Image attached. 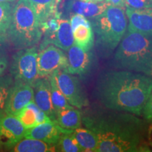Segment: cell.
<instances>
[{
	"label": "cell",
	"mask_w": 152,
	"mask_h": 152,
	"mask_svg": "<svg viewBox=\"0 0 152 152\" xmlns=\"http://www.w3.org/2000/svg\"><path fill=\"white\" fill-rule=\"evenodd\" d=\"M152 92V76L129 71H106L99 76L95 94L106 109L141 115Z\"/></svg>",
	"instance_id": "cell-1"
},
{
	"label": "cell",
	"mask_w": 152,
	"mask_h": 152,
	"mask_svg": "<svg viewBox=\"0 0 152 152\" xmlns=\"http://www.w3.org/2000/svg\"><path fill=\"white\" fill-rule=\"evenodd\" d=\"M99 140L98 152L149 151L143 121L131 113L99 112L83 117Z\"/></svg>",
	"instance_id": "cell-2"
},
{
	"label": "cell",
	"mask_w": 152,
	"mask_h": 152,
	"mask_svg": "<svg viewBox=\"0 0 152 152\" xmlns=\"http://www.w3.org/2000/svg\"><path fill=\"white\" fill-rule=\"evenodd\" d=\"M118 46L115 67L152 76V37L128 30Z\"/></svg>",
	"instance_id": "cell-3"
},
{
	"label": "cell",
	"mask_w": 152,
	"mask_h": 152,
	"mask_svg": "<svg viewBox=\"0 0 152 152\" xmlns=\"http://www.w3.org/2000/svg\"><path fill=\"white\" fill-rule=\"evenodd\" d=\"M42 36L40 24L29 1L18 0L13 7L7 41L20 50L35 47L41 40Z\"/></svg>",
	"instance_id": "cell-4"
},
{
	"label": "cell",
	"mask_w": 152,
	"mask_h": 152,
	"mask_svg": "<svg viewBox=\"0 0 152 152\" xmlns=\"http://www.w3.org/2000/svg\"><path fill=\"white\" fill-rule=\"evenodd\" d=\"M91 23L99 54L102 56H109L126 32L128 20L124 7L110 5L102 14L92 19Z\"/></svg>",
	"instance_id": "cell-5"
},
{
	"label": "cell",
	"mask_w": 152,
	"mask_h": 152,
	"mask_svg": "<svg viewBox=\"0 0 152 152\" xmlns=\"http://www.w3.org/2000/svg\"><path fill=\"white\" fill-rule=\"evenodd\" d=\"M37 49L35 47L20 49L13 56L11 75L14 82H21L33 86L39 79L37 73Z\"/></svg>",
	"instance_id": "cell-6"
},
{
	"label": "cell",
	"mask_w": 152,
	"mask_h": 152,
	"mask_svg": "<svg viewBox=\"0 0 152 152\" xmlns=\"http://www.w3.org/2000/svg\"><path fill=\"white\" fill-rule=\"evenodd\" d=\"M52 74L57 86L71 106L81 109L89 105L86 93L77 77L69 73L65 69L56 70Z\"/></svg>",
	"instance_id": "cell-7"
},
{
	"label": "cell",
	"mask_w": 152,
	"mask_h": 152,
	"mask_svg": "<svg viewBox=\"0 0 152 152\" xmlns=\"http://www.w3.org/2000/svg\"><path fill=\"white\" fill-rule=\"evenodd\" d=\"M67 52L68 65L65 70L69 73L85 78L96 69L97 59L92 50L85 51L73 45Z\"/></svg>",
	"instance_id": "cell-8"
},
{
	"label": "cell",
	"mask_w": 152,
	"mask_h": 152,
	"mask_svg": "<svg viewBox=\"0 0 152 152\" xmlns=\"http://www.w3.org/2000/svg\"><path fill=\"white\" fill-rule=\"evenodd\" d=\"M37 73L39 77H47L58 69L68 67L67 55L54 45L41 48L37 56Z\"/></svg>",
	"instance_id": "cell-9"
},
{
	"label": "cell",
	"mask_w": 152,
	"mask_h": 152,
	"mask_svg": "<svg viewBox=\"0 0 152 152\" xmlns=\"http://www.w3.org/2000/svg\"><path fill=\"white\" fill-rule=\"evenodd\" d=\"M26 129L17 116L0 111V141L5 147L14 144L24 138Z\"/></svg>",
	"instance_id": "cell-10"
},
{
	"label": "cell",
	"mask_w": 152,
	"mask_h": 152,
	"mask_svg": "<svg viewBox=\"0 0 152 152\" xmlns=\"http://www.w3.org/2000/svg\"><path fill=\"white\" fill-rule=\"evenodd\" d=\"M33 87L28 83L14 82L4 110L7 113L16 115L33 99Z\"/></svg>",
	"instance_id": "cell-11"
},
{
	"label": "cell",
	"mask_w": 152,
	"mask_h": 152,
	"mask_svg": "<svg viewBox=\"0 0 152 152\" xmlns=\"http://www.w3.org/2000/svg\"><path fill=\"white\" fill-rule=\"evenodd\" d=\"M67 130L61 128L56 120H50L26 130L24 138L35 139L56 145L61 134Z\"/></svg>",
	"instance_id": "cell-12"
},
{
	"label": "cell",
	"mask_w": 152,
	"mask_h": 152,
	"mask_svg": "<svg viewBox=\"0 0 152 152\" xmlns=\"http://www.w3.org/2000/svg\"><path fill=\"white\" fill-rule=\"evenodd\" d=\"M110 6L106 0H69L66 2L65 9L68 13L77 14L92 20L102 14Z\"/></svg>",
	"instance_id": "cell-13"
},
{
	"label": "cell",
	"mask_w": 152,
	"mask_h": 152,
	"mask_svg": "<svg viewBox=\"0 0 152 152\" xmlns=\"http://www.w3.org/2000/svg\"><path fill=\"white\" fill-rule=\"evenodd\" d=\"M35 103L45 112L51 120H56V113L53 107L51 98L50 83L49 78L39 77L33 85Z\"/></svg>",
	"instance_id": "cell-14"
},
{
	"label": "cell",
	"mask_w": 152,
	"mask_h": 152,
	"mask_svg": "<svg viewBox=\"0 0 152 152\" xmlns=\"http://www.w3.org/2000/svg\"><path fill=\"white\" fill-rule=\"evenodd\" d=\"M128 29L152 37V9L135 10L127 8Z\"/></svg>",
	"instance_id": "cell-15"
},
{
	"label": "cell",
	"mask_w": 152,
	"mask_h": 152,
	"mask_svg": "<svg viewBox=\"0 0 152 152\" xmlns=\"http://www.w3.org/2000/svg\"><path fill=\"white\" fill-rule=\"evenodd\" d=\"M16 116L26 130L51 120L45 112L36 105L34 101L30 102L17 114Z\"/></svg>",
	"instance_id": "cell-16"
},
{
	"label": "cell",
	"mask_w": 152,
	"mask_h": 152,
	"mask_svg": "<svg viewBox=\"0 0 152 152\" xmlns=\"http://www.w3.org/2000/svg\"><path fill=\"white\" fill-rule=\"evenodd\" d=\"M8 151L14 152H52L56 151V146L39 140L25 138L14 144L6 147Z\"/></svg>",
	"instance_id": "cell-17"
},
{
	"label": "cell",
	"mask_w": 152,
	"mask_h": 152,
	"mask_svg": "<svg viewBox=\"0 0 152 152\" xmlns=\"http://www.w3.org/2000/svg\"><path fill=\"white\" fill-rule=\"evenodd\" d=\"M73 33L72 30L69 20L66 18H60L59 27L53 38L52 44L55 46L62 49L67 51L74 45Z\"/></svg>",
	"instance_id": "cell-18"
},
{
	"label": "cell",
	"mask_w": 152,
	"mask_h": 152,
	"mask_svg": "<svg viewBox=\"0 0 152 152\" xmlns=\"http://www.w3.org/2000/svg\"><path fill=\"white\" fill-rule=\"evenodd\" d=\"M56 121L63 128L75 130L81 127L83 115L80 111L73 107L56 112Z\"/></svg>",
	"instance_id": "cell-19"
},
{
	"label": "cell",
	"mask_w": 152,
	"mask_h": 152,
	"mask_svg": "<svg viewBox=\"0 0 152 152\" xmlns=\"http://www.w3.org/2000/svg\"><path fill=\"white\" fill-rule=\"evenodd\" d=\"M35 11L39 24L58 13V6L61 0H28Z\"/></svg>",
	"instance_id": "cell-20"
},
{
	"label": "cell",
	"mask_w": 152,
	"mask_h": 152,
	"mask_svg": "<svg viewBox=\"0 0 152 152\" xmlns=\"http://www.w3.org/2000/svg\"><path fill=\"white\" fill-rule=\"evenodd\" d=\"M73 133L83 151L98 152L99 140L93 131L80 127L73 130Z\"/></svg>",
	"instance_id": "cell-21"
},
{
	"label": "cell",
	"mask_w": 152,
	"mask_h": 152,
	"mask_svg": "<svg viewBox=\"0 0 152 152\" xmlns=\"http://www.w3.org/2000/svg\"><path fill=\"white\" fill-rule=\"evenodd\" d=\"M76 45L85 51L92 50L94 45V33L92 26L80 25L73 30Z\"/></svg>",
	"instance_id": "cell-22"
},
{
	"label": "cell",
	"mask_w": 152,
	"mask_h": 152,
	"mask_svg": "<svg viewBox=\"0 0 152 152\" xmlns=\"http://www.w3.org/2000/svg\"><path fill=\"white\" fill-rule=\"evenodd\" d=\"M48 78L49 83H50L51 98H52V105L55 113L62 109L73 108V106L68 103L65 96L62 94L59 88L57 86L54 75L52 74V75L48 76Z\"/></svg>",
	"instance_id": "cell-23"
},
{
	"label": "cell",
	"mask_w": 152,
	"mask_h": 152,
	"mask_svg": "<svg viewBox=\"0 0 152 152\" xmlns=\"http://www.w3.org/2000/svg\"><path fill=\"white\" fill-rule=\"evenodd\" d=\"M73 130H68L63 133L56 144V151L80 152L83 151L80 147L73 133Z\"/></svg>",
	"instance_id": "cell-24"
},
{
	"label": "cell",
	"mask_w": 152,
	"mask_h": 152,
	"mask_svg": "<svg viewBox=\"0 0 152 152\" xmlns=\"http://www.w3.org/2000/svg\"><path fill=\"white\" fill-rule=\"evenodd\" d=\"M13 5L10 2H0V37L7 41V34L11 23Z\"/></svg>",
	"instance_id": "cell-25"
},
{
	"label": "cell",
	"mask_w": 152,
	"mask_h": 152,
	"mask_svg": "<svg viewBox=\"0 0 152 152\" xmlns=\"http://www.w3.org/2000/svg\"><path fill=\"white\" fill-rule=\"evenodd\" d=\"M14 85L11 75L0 76V111L4 110L9 95Z\"/></svg>",
	"instance_id": "cell-26"
},
{
	"label": "cell",
	"mask_w": 152,
	"mask_h": 152,
	"mask_svg": "<svg viewBox=\"0 0 152 152\" xmlns=\"http://www.w3.org/2000/svg\"><path fill=\"white\" fill-rule=\"evenodd\" d=\"M125 7L135 10L152 9V0H124Z\"/></svg>",
	"instance_id": "cell-27"
},
{
	"label": "cell",
	"mask_w": 152,
	"mask_h": 152,
	"mask_svg": "<svg viewBox=\"0 0 152 152\" xmlns=\"http://www.w3.org/2000/svg\"><path fill=\"white\" fill-rule=\"evenodd\" d=\"M70 24H71L72 30H73L77 26L80 25H85V26H92V23L90 20L85 16L82 15L73 14L71 15L70 18Z\"/></svg>",
	"instance_id": "cell-28"
},
{
	"label": "cell",
	"mask_w": 152,
	"mask_h": 152,
	"mask_svg": "<svg viewBox=\"0 0 152 152\" xmlns=\"http://www.w3.org/2000/svg\"><path fill=\"white\" fill-rule=\"evenodd\" d=\"M142 113L148 123H152V92L144 106Z\"/></svg>",
	"instance_id": "cell-29"
},
{
	"label": "cell",
	"mask_w": 152,
	"mask_h": 152,
	"mask_svg": "<svg viewBox=\"0 0 152 152\" xmlns=\"http://www.w3.org/2000/svg\"><path fill=\"white\" fill-rule=\"evenodd\" d=\"M9 66V59L6 55L0 56V76H1L6 71Z\"/></svg>",
	"instance_id": "cell-30"
},
{
	"label": "cell",
	"mask_w": 152,
	"mask_h": 152,
	"mask_svg": "<svg viewBox=\"0 0 152 152\" xmlns=\"http://www.w3.org/2000/svg\"><path fill=\"white\" fill-rule=\"evenodd\" d=\"M108 3L110 4V5L115 6V7H125L124 0H106Z\"/></svg>",
	"instance_id": "cell-31"
},
{
	"label": "cell",
	"mask_w": 152,
	"mask_h": 152,
	"mask_svg": "<svg viewBox=\"0 0 152 152\" xmlns=\"http://www.w3.org/2000/svg\"><path fill=\"white\" fill-rule=\"evenodd\" d=\"M6 42L5 39H2L1 37H0V56L3 55L2 53L4 52V45Z\"/></svg>",
	"instance_id": "cell-32"
},
{
	"label": "cell",
	"mask_w": 152,
	"mask_h": 152,
	"mask_svg": "<svg viewBox=\"0 0 152 152\" xmlns=\"http://www.w3.org/2000/svg\"><path fill=\"white\" fill-rule=\"evenodd\" d=\"M16 0H0V2H13Z\"/></svg>",
	"instance_id": "cell-33"
},
{
	"label": "cell",
	"mask_w": 152,
	"mask_h": 152,
	"mask_svg": "<svg viewBox=\"0 0 152 152\" xmlns=\"http://www.w3.org/2000/svg\"><path fill=\"white\" fill-rule=\"evenodd\" d=\"M1 145H2V144H1V141H0V148H1Z\"/></svg>",
	"instance_id": "cell-34"
},
{
	"label": "cell",
	"mask_w": 152,
	"mask_h": 152,
	"mask_svg": "<svg viewBox=\"0 0 152 152\" xmlns=\"http://www.w3.org/2000/svg\"><path fill=\"white\" fill-rule=\"evenodd\" d=\"M80 1H90V0H80Z\"/></svg>",
	"instance_id": "cell-35"
}]
</instances>
